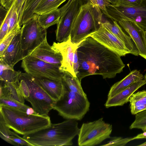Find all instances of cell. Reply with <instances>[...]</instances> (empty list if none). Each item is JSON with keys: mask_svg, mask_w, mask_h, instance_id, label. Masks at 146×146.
Wrapping results in <instances>:
<instances>
[{"mask_svg": "<svg viewBox=\"0 0 146 146\" xmlns=\"http://www.w3.org/2000/svg\"><path fill=\"white\" fill-rule=\"evenodd\" d=\"M77 52L79 67L76 76L81 82L91 75H100L104 79L114 78L125 67L120 56L90 36L80 42Z\"/></svg>", "mask_w": 146, "mask_h": 146, "instance_id": "cell-1", "label": "cell"}, {"mask_svg": "<svg viewBox=\"0 0 146 146\" xmlns=\"http://www.w3.org/2000/svg\"><path fill=\"white\" fill-rule=\"evenodd\" d=\"M76 120H67L51 124L46 128L23 135V137L33 146H70L79 132Z\"/></svg>", "mask_w": 146, "mask_h": 146, "instance_id": "cell-2", "label": "cell"}, {"mask_svg": "<svg viewBox=\"0 0 146 146\" xmlns=\"http://www.w3.org/2000/svg\"><path fill=\"white\" fill-rule=\"evenodd\" d=\"M0 117L8 127L18 134L25 135L50 126L48 116L29 114L7 106L0 105Z\"/></svg>", "mask_w": 146, "mask_h": 146, "instance_id": "cell-3", "label": "cell"}, {"mask_svg": "<svg viewBox=\"0 0 146 146\" xmlns=\"http://www.w3.org/2000/svg\"><path fill=\"white\" fill-rule=\"evenodd\" d=\"M102 12L89 0L84 2L72 26L70 35L73 43H79L100 28L103 22Z\"/></svg>", "mask_w": 146, "mask_h": 146, "instance_id": "cell-4", "label": "cell"}, {"mask_svg": "<svg viewBox=\"0 0 146 146\" xmlns=\"http://www.w3.org/2000/svg\"><path fill=\"white\" fill-rule=\"evenodd\" d=\"M19 86L25 99L31 103L36 113L48 116L55 101L37 84L34 77L26 72L21 73Z\"/></svg>", "mask_w": 146, "mask_h": 146, "instance_id": "cell-5", "label": "cell"}, {"mask_svg": "<svg viewBox=\"0 0 146 146\" xmlns=\"http://www.w3.org/2000/svg\"><path fill=\"white\" fill-rule=\"evenodd\" d=\"M63 84L62 95L55 102L53 109L65 119L81 120L89 110L90 103L87 95L72 92Z\"/></svg>", "mask_w": 146, "mask_h": 146, "instance_id": "cell-6", "label": "cell"}, {"mask_svg": "<svg viewBox=\"0 0 146 146\" xmlns=\"http://www.w3.org/2000/svg\"><path fill=\"white\" fill-rule=\"evenodd\" d=\"M111 124L106 123L102 117L95 121L83 123L80 129L78 143L80 146H94L111 138Z\"/></svg>", "mask_w": 146, "mask_h": 146, "instance_id": "cell-7", "label": "cell"}, {"mask_svg": "<svg viewBox=\"0 0 146 146\" xmlns=\"http://www.w3.org/2000/svg\"><path fill=\"white\" fill-rule=\"evenodd\" d=\"M21 30V44L25 58L30 55L44 40L47 31L39 24L36 14L23 25Z\"/></svg>", "mask_w": 146, "mask_h": 146, "instance_id": "cell-8", "label": "cell"}, {"mask_svg": "<svg viewBox=\"0 0 146 146\" xmlns=\"http://www.w3.org/2000/svg\"><path fill=\"white\" fill-rule=\"evenodd\" d=\"M108 17L118 22L122 20L133 21L146 30V0L137 6L111 5L106 7Z\"/></svg>", "mask_w": 146, "mask_h": 146, "instance_id": "cell-9", "label": "cell"}, {"mask_svg": "<svg viewBox=\"0 0 146 146\" xmlns=\"http://www.w3.org/2000/svg\"><path fill=\"white\" fill-rule=\"evenodd\" d=\"M21 67L25 72L36 77L61 80L63 74L60 66L29 55L22 60Z\"/></svg>", "mask_w": 146, "mask_h": 146, "instance_id": "cell-10", "label": "cell"}, {"mask_svg": "<svg viewBox=\"0 0 146 146\" xmlns=\"http://www.w3.org/2000/svg\"><path fill=\"white\" fill-rule=\"evenodd\" d=\"M86 0H74L66 9H60V17L55 30L58 42L67 40L70 35L72 26L80 8Z\"/></svg>", "mask_w": 146, "mask_h": 146, "instance_id": "cell-11", "label": "cell"}, {"mask_svg": "<svg viewBox=\"0 0 146 146\" xmlns=\"http://www.w3.org/2000/svg\"><path fill=\"white\" fill-rule=\"evenodd\" d=\"M89 36L92 37L101 44L121 56L131 54L124 43L104 26L102 23L97 31Z\"/></svg>", "mask_w": 146, "mask_h": 146, "instance_id": "cell-12", "label": "cell"}, {"mask_svg": "<svg viewBox=\"0 0 146 146\" xmlns=\"http://www.w3.org/2000/svg\"><path fill=\"white\" fill-rule=\"evenodd\" d=\"M80 42L78 44L73 43L70 36L66 41L57 43L54 42L52 46L55 50L60 52L62 55V59L60 68V70L62 72H68L75 77H77L73 68L74 56L75 52Z\"/></svg>", "mask_w": 146, "mask_h": 146, "instance_id": "cell-13", "label": "cell"}, {"mask_svg": "<svg viewBox=\"0 0 146 146\" xmlns=\"http://www.w3.org/2000/svg\"><path fill=\"white\" fill-rule=\"evenodd\" d=\"M118 23L131 38L138 51L139 55L146 60L145 31L136 23L131 21L122 20Z\"/></svg>", "mask_w": 146, "mask_h": 146, "instance_id": "cell-14", "label": "cell"}, {"mask_svg": "<svg viewBox=\"0 0 146 146\" xmlns=\"http://www.w3.org/2000/svg\"><path fill=\"white\" fill-rule=\"evenodd\" d=\"M21 29L0 56V60L13 68L24 58L21 44Z\"/></svg>", "mask_w": 146, "mask_h": 146, "instance_id": "cell-15", "label": "cell"}, {"mask_svg": "<svg viewBox=\"0 0 146 146\" xmlns=\"http://www.w3.org/2000/svg\"><path fill=\"white\" fill-rule=\"evenodd\" d=\"M30 55L60 67L61 65L62 59L61 54L49 45L47 42V37Z\"/></svg>", "mask_w": 146, "mask_h": 146, "instance_id": "cell-16", "label": "cell"}, {"mask_svg": "<svg viewBox=\"0 0 146 146\" xmlns=\"http://www.w3.org/2000/svg\"><path fill=\"white\" fill-rule=\"evenodd\" d=\"M146 84V79L137 81L113 96L108 98L104 104L106 108L122 106L129 102L131 96L140 88Z\"/></svg>", "mask_w": 146, "mask_h": 146, "instance_id": "cell-17", "label": "cell"}, {"mask_svg": "<svg viewBox=\"0 0 146 146\" xmlns=\"http://www.w3.org/2000/svg\"><path fill=\"white\" fill-rule=\"evenodd\" d=\"M34 77L37 84L53 100L56 102L60 98L64 88L62 79L55 80L46 78Z\"/></svg>", "mask_w": 146, "mask_h": 146, "instance_id": "cell-18", "label": "cell"}, {"mask_svg": "<svg viewBox=\"0 0 146 146\" xmlns=\"http://www.w3.org/2000/svg\"><path fill=\"white\" fill-rule=\"evenodd\" d=\"M102 24L124 43L131 54L139 55L138 51L131 38L123 31L116 21L114 20L111 23L106 20L103 21Z\"/></svg>", "mask_w": 146, "mask_h": 146, "instance_id": "cell-19", "label": "cell"}, {"mask_svg": "<svg viewBox=\"0 0 146 146\" xmlns=\"http://www.w3.org/2000/svg\"><path fill=\"white\" fill-rule=\"evenodd\" d=\"M143 75L137 70L131 71L121 80L115 83L111 87L108 95V99L126 89L133 83L143 79Z\"/></svg>", "mask_w": 146, "mask_h": 146, "instance_id": "cell-20", "label": "cell"}, {"mask_svg": "<svg viewBox=\"0 0 146 146\" xmlns=\"http://www.w3.org/2000/svg\"><path fill=\"white\" fill-rule=\"evenodd\" d=\"M0 81V98L14 99L24 104L25 99L19 88V82L12 84L3 80Z\"/></svg>", "mask_w": 146, "mask_h": 146, "instance_id": "cell-21", "label": "cell"}, {"mask_svg": "<svg viewBox=\"0 0 146 146\" xmlns=\"http://www.w3.org/2000/svg\"><path fill=\"white\" fill-rule=\"evenodd\" d=\"M17 133L11 130L0 117V136L1 138L8 143L14 145L33 146Z\"/></svg>", "mask_w": 146, "mask_h": 146, "instance_id": "cell-22", "label": "cell"}, {"mask_svg": "<svg viewBox=\"0 0 146 146\" xmlns=\"http://www.w3.org/2000/svg\"><path fill=\"white\" fill-rule=\"evenodd\" d=\"M131 111L132 114L136 115L146 110V90L133 93L130 97Z\"/></svg>", "mask_w": 146, "mask_h": 146, "instance_id": "cell-23", "label": "cell"}, {"mask_svg": "<svg viewBox=\"0 0 146 146\" xmlns=\"http://www.w3.org/2000/svg\"><path fill=\"white\" fill-rule=\"evenodd\" d=\"M0 80L6 82L16 84L19 81L20 71H16L13 68L0 60Z\"/></svg>", "mask_w": 146, "mask_h": 146, "instance_id": "cell-24", "label": "cell"}, {"mask_svg": "<svg viewBox=\"0 0 146 146\" xmlns=\"http://www.w3.org/2000/svg\"><path fill=\"white\" fill-rule=\"evenodd\" d=\"M60 17V8L40 15H38V20L39 24L45 29L52 26L57 24Z\"/></svg>", "mask_w": 146, "mask_h": 146, "instance_id": "cell-25", "label": "cell"}, {"mask_svg": "<svg viewBox=\"0 0 146 146\" xmlns=\"http://www.w3.org/2000/svg\"><path fill=\"white\" fill-rule=\"evenodd\" d=\"M62 81L63 83L71 91L80 94L86 95L82 88L81 82L77 78L68 72H63Z\"/></svg>", "mask_w": 146, "mask_h": 146, "instance_id": "cell-26", "label": "cell"}, {"mask_svg": "<svg viewBox=\"0 0 146 146\" xmlns=\"http://www.w3.org/2000/svg\"><path fill=\"white\" fill-rule=\"evenodd\" d=\"M44 0H27L23 9L22 18L20 26L31 19L34 15V12L39 5Z\"/></svg>", "mask_w": 146, "mask_h": 146, "instance_id": "cell-27", "label": "cell"}, {"mask_svg": "<svg viewBox=\"0 0 146 146\" xmlns=\"http://www.w3.org/2000/svg\"><path fill=\"white\" fill-rule=\"evenodd\" d=\"M66 0H44L37 7L34 12V15H40L58 8Z\"/></svg>", "mask_w": 146, "mask_h": 146, "instance_id": "cell-28", "label": "cell"}, {"mask_svg": "<svg viewBox=\"0 0 146 146\" xmlns=\"http://www.w3.org/2000/svg\"><path fill=\"white\" fill-rule=\"evenodd\" d=\"M0 105H5L19 109L26 112L29 114H36L32 108L14 99L0 98Z\"/></svg>", "mask_w": 146, "mask_h": 146, "instance_id": "cell-29", "label": "cell"}, {"mask_svg": "<svg viewBox=\"0 0 146 146\" xmlns=\"http://www.w3.org/2000/svg\"><path fill=\"white\" fill-rule=\"evenodd\" d=\"M129 128L140 129L143 132L146 131V110L136 114L135 120Z\"/></svg>", "mask_w": 146, "mask_h": 146, "instance_id": "cell-30", "label": "cell"}, {"mask_svg": "<svg viewBox=\"0 0 146 146\" xmlns=\"http://www.w3.org/2000/svg\"><path fill=\"white\" fill-rule=\"evenodd\" d=\"M16 0L14 1L11 8L8 10L7 15L2 23L0 24V42L7 35L9 29V20L16 5Z\"/></svg>", "mask_w": 146, "mask_h": 146, "instance_id": "cell-31", "label": "cell"}, {"mask_svg": "<svg viewBox=\"0 0 146 146\" xmlns=\"http://www.w3.org/2000/svg\"><path fill=\"white\" fill-rule=\"evenodd\" d=\"M21 28L19 27L13 30L0 42V56L10 43L15 35L20 31Z\"/></svg>", "mask_w": 146, "mask_h": 146, "instance_id": "cell-32", "label": "cell"}, {"mask_svg": "<svg viewBox=\"0 0 146 146\" xmlns=\"http://www.w3.org/2000/svg\"><path fill=\"white\" fill-rule=\"evenodd\" d=\"M110 140L108 143L102 146H125L127 143L133 140V137H126L123 138L121 137H114L110 138Z\"/></svg>", "mask_w": 146, "mask_h": 146, "instance_id": "cell-33", "label": "cell"}, {"mask_svg": "<svg viewBox=\"0 0 146 146\" xmlns=\"http://www.w3.org/2000/svg\"><path fill=\"white\" fill-rule=\"evenodd\" d=\"M19 27L20 26L19 23V15L17 13L16 5L9 20L7 34L13 29Z\"/></svg>", "mask_w": 146, "mask_h": 146, "instance_id": "cell-34", "label": "cell"}, {"mask_svg": "<svg viewBox=\"0 0 146 146\" xmlns=\"http://www.w3.org/2000/svg\"><path fill=\"white\" fill-rule=\"evenodd\" d=\"M93 4L97 6L101 10L103 13L108 17L106 11L107 7L111 5L108 0H89Z\"/></svg>", "mask_w": 146, "mask_h": 146, "instance_id": "cell-35", "label": "cell"}, {"mask_svg": "<svg viewBox=\"0 0 146 146\" xmlns=\"http://www.w3.org/2000/svg\"><path fill=\"white\" fill-rule=\"evenodd\" d=\"M27 1V0H16V7L19 15V25L21 21L23 9Z\"/></svg>", "mask_w": 146, "mask_h": 146, "instance_id": "cell-36", "label": "cell"}, {"mask_svg": "<svg viewBox=\"0 0 146 146\" xmlns=\"http://www.w3.org/2000/svg\"><path fill=\"white\" fill-rule=\"evenodd\" d=\"M144 0H120V4L122 5L135 7L140 5Z\"/></svg>", "mask_w": 146, "mask_h": 146, "instance_id": "cell-37", "label": "cell"}, {"mask_svg": "<svg viewBox=\"0 0 146 146\" xmlns=\"http://www.w3.org/2000/svg\"><path fill=\"white\" fill-rule=\"evenodd\" d=\"M77 49L75 52L73 61L74 70L76 76L78 73V69L79 67V62Z\"/></svg>", "mask_w": 146, "mask_h": 146, "instance_id": "cell-38", "label": "cell"}, {"mask_svg": "<svg viewBox=\"0 0 146 146\" xmlns=\"http://www.w3.org/2000/svg\"><path fill=\"white\" fill-rule=\"evenodd\" d=\"M15 0H0L1 5L7 10L11 7Z\"/></svg>", "mask_w": 146, "mask_h": 146, "instance_id": "cell-39", "label": "cell"}, {"mask_svg": "<svg viewBox=\"0 0 146 146\" xmlns=\"http://www.w3.org/2000/svg\"><path fill=\"white\" fill-rule=\"evenodd\" d=\"M8 10L1 5L0 7V21L1 24L5 19Z\"/></svg>", "mask_w": 146, "mask_h": 146, "instance_id": "cell-40", "label": "cell"}, {"mask_svg": "<svg viewBox=\"0 0 146 146\" xmlns=\"http://www.w3.org/2000/svg\"><path fill=\"white\" fill-rule=\"evenodd\" d=\"M145 138L146 139V131L143 132V133L139 134L133 137V140Z\"/></svg>", "mask_w": 146, "mask_h": 146, "instance_id": "cell-41", "label": "cell"}, {"mask_svg": "<svg viewBox=\"0 0 146 146\" xmlns=\"http://www.w3.org/2000/svg\"><path fill=\"white\" fill-rule=\"evenodd\" d=\"M74 0H69L67 3L65 5L60 8L61 9L65 10L67 9L68 7L70 5V4Z\"/></svg>", "mask_w": 146, "mask_h": 146, "instance_id": "cell-42", "label": "cell"}, {"mask_svg": "<svg viewBox=\"0 0 146 146\" xmlns=\"http://www.w3.org/2000/svg\"><path fill=\"white\" fill-rule=\"evenodd\" d=\"M113 5H117L120 4V0H108Z\"/></svg>", "mask_w": 146, "mask_h": 146, "instance_id": "cell-43", "label": "cell"}, {"mask_svg": "<svg viewBox=\"0 0 146 146\" xmlns=\"http://www.w3.org/2000/svg\"><path fill=\"white\" fill-rule=\"evenodd\" d=\"M139 146H146V141L144 143L139 145Z\"/></svg>", "mask_w": 146, "mask_h": 146, "instance_id": "cell-44", "label": "cell"}, {"mask_svg": "<svg viewBox=\"0 0 146 146\" xmlns=\"http://www.w3.org/2000/svg\"><path fill=\"white\" fill-rule=\"evenodd\" d=\"M145 38L146 43V30H145Z\"/></svg>", "mask_w": 146, "mask_h": 146, "instance_id": "cell-45", "label": "cell"}, {"mask_svg": "<svg viewBox=\"0 0 146 146\" xmlns=\"http://www.w3.org/2000/svg\"><path fill=\"white\" fill-rule=\"evenodd\" d=\"M144 78L145 79H146V74H145V75L144 76Z\"/></svg>", "mask_w": 146, "mask_h": 146, "instance_id": "cell-46", "label": "cell"}]
</instances>
